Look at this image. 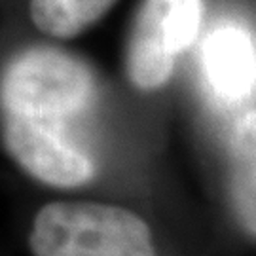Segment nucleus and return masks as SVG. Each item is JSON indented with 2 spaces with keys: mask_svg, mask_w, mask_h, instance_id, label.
<instances>
[{
  "mask_svg": "<svg viewBox=\"0 0 256 256\" xmlns=\"http://www.w3.org/2000/svg\"><path fill=\"white\" fill-rule=\"evenodd\" d=\"M34 256H156L152 230L137 212L95 202H54L30 232Z\"/></svg>",
  "mask_w": 256,
  "mask_h": 256,
  "instance_id": "1",
  "label": "nucleus"
},
{
  "mask_svg": "<svg viewBox=\"0 0 256 256\" xmlns=\"http://www.w3.org/2000/svg\"><path fill=\"white\" fill-rule=\"evenodd\" d=\"M93 92L90 66L55 48L23 52L2 78V101L10 114L44 122L80 112L92 101Z\"/></svg>",
  "mask_w": 256,
  "mask_h": 256,
  "instance_id": "2",
  "label": "nucleus"
},
{
  "mask_svg": "<svg viewBox=\"0 0 256 256\" xmlns=\"http://www.w3.org/2000/svg\"><path fill=\"white\" fill-rule=\"evenodd\" d=\"M203 21V0H144L126 54V72L142 92L169 82L176 59L194 44Z\"/></svg>",
  "mask_w": 256,
  "mask_h": 256,
  "instance_id": "3",
  "label": "nucleus"
},
{
  "mask_svg": "<svg viewBox=\"0 0 256 256\" xmlns=\"http://www.w3.org/2000/svg\"><path fill=\"white\" fill-rule=\"evenodd\" d=\"M4 144L30 176L48 186L76 188L95 176L92 160L63 140L44 120L8 112Z\"/></svg>",
  "mask_w": 256,
  "mask_h": 256,
  "instance_id": "4",
  "label": "nucleus"
},
{
  "mask_svg": "<svg viewBox=\"0 0 256 256\" xmlns=\"http://www.w3.org/2000/svg\"><path fill=\"white\" fill-rule=\"evenodd\" d=\"M207 70L212 86L226 97H241L252 84V50L247 38L226 28L207 50Z\"/></svg>",
  "mask_w": 256,
  "mask_h": 256,
  "instance_id": "5",
  "label": "nucleus"
},
{
  "mask_svg": "<svg viewBox=\"0 0 256 256\" xmlns=\"http://www.w3.org/2000/svg\"><path fill=\"white\" fill-rule=\"evenodd\" d=\"M114 4L116 0H30V19L48 36L70 40L101 21Z\"/></svg>",
  "mask_w": 256,
  "mask_h": 256,
  "instance_id": "6",
  "label": "nucleus"
}]
</instances>
